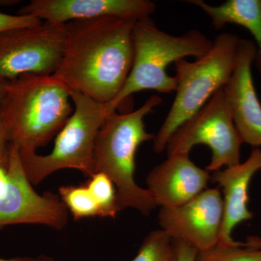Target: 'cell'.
<instances>
[{
  "instance_id": "6da1fadb",
  "label": "cell",
  "mask_w": 261,
  "mask_h": 261,
  "mask_svg": "<svg viewBox=\"0 0 261 261\" xmlns=\"http://www.w3.org/2000/svg\"><path fill=\"white\" fill-rule=\"evenodd\" d=\"M135 22L105 17L65 23L64 51L53 76L71 92L112 102L132 69Z\"/></svg>"
},
{
  "instance_id": "7a4b0ae2",
  "label": "cell",
  "mask_w": 261,
  "mask_h": 261,
  "mask_svg": "<svg viewBox=\"0 0 261 261\" xmlns=\"http://www.w3.org/2000/svg\"><path fill=\"white\" fill-rule=\"evenodd\" d=\"M71 91L51 75L27 74L8 82L0 115L10 146L37 152L59 134L73 112Z\"/></svg>"
},
{
  "instance_id": "3957f363",
  "label": "cell",
  "mask_w": 261,
  "mask_h": 261,
  "mask_svg": "<svg viewBox=\"0 0 261 261\" xmlns=\"http://www.w3.org/2000/svg\"><path fill=\"white\" fill-rule=\"evenodd\" d=\"M162 98L152 95L132 112L108 115L98 132L94 150V173H102L114 184L120 211L133 208L148 216L158 207L147 189L135 181V157L144 142L154 140L146 130L144 119L162 104Z\"/></svg>"
},
{
  "instance_id": "277c9868",
  "label": "cell",
  "mask_w": 261,
  "mask_h": 261,
  "mask_svg": "<svg viewBox=\"0 0 261 261\" xmlns=\"http://www.w3.org/2000/svg\"><path fill=\"white\" fill-rule=\"evenodd\" d=\"M212 46L213 41L200 31L190 30L182 36H173L158 28L150 17L137 20L133 29L132 69L119 93L108 103L110 113L116 112L137 92H175L176 80L168 74V65L186 57L201 58Z\"/></svg>"
},
{
  "instance_id": "5b68a950",
  "label": "cell",
  "mask_w": 261,
  "mask_h": 261,
  "mask_svg": "<svg viewBox=\"0 0 261 261\" xmlns=\"http://www.w3.org/2000/svg\"><path fill=\"white\" fill-rule=\"evenodd\" d=\"M240 39L231 33H221L213 41L212 47L205 56L193 62L185 59L175 62L176 97L154 136L155 153L164 151L175 130L228 83L236 65Z\"/></svg>"
},
{
  "instance_id": "8992f818",
  "label": "cell",
  "mask_w": 261,
  "mask_h": 261,
  "mask_svg": "<svg viewBox=\"0 0 261 261\" xmlns=\"http://www.w3.org/2000/svg\"><path fill=\"white\" fill-rule=\"evenodd\" d=\"M71 99L73 112L56 136L50 153L19 152L27 178L34 186L67 168L78 170L88 178L94 174L96 139L106 117L111 114L109 106L76 92H71Z\"/></svg>"
},
{
  "instance_id": "52a82bcc",
  "label": "cell",
  "mask_w": 261,
  "mask_h": 261,
  "mask_svg": "<svg viewBox=\"0 0 261 261\" xmlns=\"http://www.w3.org/2000/svg\"><path fill=\"white\" fill-rule=\"evenodd\" d=\"M243 144L222 87L175 130L166 149L168 156L189 154L195 145H207L212 151V158L206 170L214 173L223 166L228 168L240 164Z\"/></svg>"
},
{
  "instance_id": "ba28073f",
  "label": "cell",
  "mask_w": 261,
  "mask_h": 261,
  "mask_svg": "<svg viewBox=\"0 0 261 261\" xmlns=\"http://www.w3.org/2000/svg\"><path fill=\"white\" fill-rule=\"evenodd\" d=\"M65 40V24L46 21L0 33V81L54 74L61 64Z\"/></svg>"
},
{
  "instance_id": "9c48e42d",
  "label": "cell",
  "mask_w": 261,
  "mask_h": 261,
  "mask_svg": "<svg viewBox=\"0 0 261 261\" xmlns=\"http://www.w3.org/2000/svg\"><path fill=\"white\" fill-rule=\"evenodd\" d=\"M8 185L0 197V228L10 225L38 224L63 229L69 212L58 194L35 191L24 171L18 148L10 146Z\"/></svg>"
},
{
  "instance_id": "30bf717a",
  "label": "cell",
  "mask_w": 261,
  "mask_h": 261,
  "mask_svg": "<svg viewBox=\"0 0 261 261\" xmlns=\"http://www.w3.org/2000/svg\"><path fill=\"white\" fill-rule=\"evenodd\" d=\"M224 219V200L220 187L206 189L178 207H161V229L175 240L185 242L198 252L219 244Z\"/></svg>"
},
{
  "instance_id": "8fae6325",
  "label": "cell",
  "mask_w": 261,
  "mask_h": 261,
  "mask_svg": "<svg viewBox=\"0 0 261 261\" xmlns=\"http://www.w3.org/2000/svg\"><path fill=\"white\" fill-rule=\"evenodd\" d=\"M155 10L156 5L149 0H32L20 8L18 14L65 24L105 17L137 21L150 17Z\"/></svg>"
},
{
  "instance_id": "7c38bea8",
  "label": "cell",
  "mask_w": 261,
  "mask_h": 261,
  "mask_svg": "<svg viewBox=\"0 0 261 261\" xmlns=\"http://www.w3.org/2000/svg\"><path fill=\"white\" fill-rule=\"evenodd\" d=\"M255 56V43L240 39L234 70L224 89L233 122L244 143L258 148L261 147V103L252 73Z\"/></svg>"
},
{
  "instance_id": "4fadbf2b",
  "label": "cell",
  "mask_w": 261,
  "mask_h": 261,
  "mask_svg": "<svg viewBox=\"0 0 261 261\" xmlns=\"http://www.w3.org/2000/svg\"><path fill=\"white\" fill-rule=\"evenodd\" d=\"M210 172L196 166L189 154L168 156L147 175V190L158 207H178L207 189Z\"/></svg>"
},
{
  "instance_id": "5bb4252c",
  "label": "cell",
  "mask_w": 261,
  "mask_h": 261,
  "mask_svg": "<svg viewBox=\"0 0 261 261\" xmlns=\"http://www.w3.org/2000/svg\"><path fill=\"white\" fill-rule=\"evenodd\" d=\"M261 171V149L254 148L244 163L226 169L215 171L211 176L214 183L223 190L224 219L220 235V244L236 245L232 232L238 225L252 219L248 208L249 187L254 175Z\"/></svg>"
},
{
  "instance_id": "9a60e30c",
  "label": "cell",
  "mask_w": 261,
  "mask_h": 261,
  "mask_svg": "<svg viewBox=\"0 0 261 261\" xmlns=\"http://www.w3.org/2000/svg\"><path fill=\"white\" fill-rule=\"evenodd\" d=\"M205 12L213 27L222 29L226 24H235L247 29L256 44L255 61L261 75V0H227L220 5H209L203 0L187 1Z\"/></svg>"
},
{
  "instance_id": "2e32d148",
  "label": "cell",
  "mask_w": 261,
  "mask_h": 261,
  "mask_svg": "<svg viewBox=\"0 0 261 261\" xmlns=\"http://www.w3.org/2000/svg\"><path fill=\"white\" fill-rule=\"evenodd\" d=\"M196 261H261V238L249 237L236 245L219 243L207 251L198 252Z\"/></svg>"
},
{
  "instance_id": "e0dca14e",
  "label": "cell",
  "mask_w": 261,
  "mask_h": 261,
  "mask_svg": "<svg viewBox=\"0 0 261 261\" xmlns=\"http://www.w3.org/2000/svg\"><path fill=\"white\" fill-rule=\"evenodd\" d=\"M132 261H177L176 241L162 229L154 230L146 237Z\"/></svg>"
},
{
  "instance_id": "ac0fdd59",
  "label": "cell",
  "mask_w": 261,
  "mask_h": 261,
  "mask_svg": "<svg viewBox=\"0 0 261 261\" xmlns=\"http://www.w3.org/2000/svg\"><path fill=\"white\" fill-rule=\"evenodd\" d=\"M58 195L75 221L99 217V207L86 185L62 186Z\"/></svg>"
},
{
  "instance_id": "d6986e66",
  "label": "cell",
  "mask_w": 261,
  "mask_h": 261,
  "mask_svg": "<svg viewBox=\"0 0 261 261\" xmlns=\"http://www.w3.org/2000/svg\"><path fill=\"white\" fill-rule=\"evenodd\" d=\"M99 207V217L115 219L120 212L114 184L102 173H94L86 185Z\"/></svg>"
},
{
  "instance_id": "ffe728a7",
  "label": "cell",
  "mask_w": 261,
  "mask_h": 261,
  "mask_svg": "<svg viewBox=\"0 0 261 261\" xmlns=\"http://www.w3.org/2000/svg\"><path fill=\"white\" fill-rule=\"evenodd\" d=\"M42 20L28 15H10L0 12V33L9 29L32 27L42 23Z\"/></svg>"
},
{
  "instance_id": "44dd1931",
  "label": "cell",
  "mask_w": 261,
  "mask_h": 261,
  "mask_svg": "<svg viewBox=\"0 0 261 261\" xmlns=\"http://www.w3.org/2000/svg\"><path fill=\"white\" fill-rule=\"evenodd\" d=\"M9 159L10 144L7 139L4 124L0 115V167L8 169Z\"/></svg>"
},
{
  "instance_id": "7402d4cb",
  "label": "cell",
  "mask_w": 261,
  "mask_h": 261,
  "mask_svg": "<svg viewBox=\"0 0 261 261\" xmlns=\"http://www.w3.org/2000/svg\"><path fill=\"white\" fill-rule=\"evenodd\" d=\"M177 247V261H196L198 251L185 242L175 240Z\"/></svg>"
},
{
  "instance_id": "603a6c76",
  "label": "cell",
  "mask_w": 261,
  "mask_h": 261,
  "mask_svg": "<svg viewBox=\"0 0 261 261\" xmlns=\"http://www.w3.org/2000/svg\"><path fill=\"white\" fill-rule=\"evenodd\" d=\"M0 261H56L53 257L46 255H41L36 257H19L14 258L5 259L0 257Z\"/></svg>"
},
{
  "instance_id": "cb8c5ba5",
  "label": "cell",
  "mask_w": 261,
  "mask_h": 261,
  "mask_svg": "<svg viewBox=\"0 0 261 261\" xmlns=\"http://www.w3.org/2000/svg\"><path fill=\"white\" fill-rule=\"evenodd\" d=\"M8 185V169L0 167V197L4 195Z\"/></svg>"
},
{
  "instance_id": "d4e9b609",
  "label": "cell",
  "mask_w": 261,
  "mask_h": 261,
  "mask_svg": "<svg viewBox=\"0 0 261 261\" xmlns=\"http://www.w3.org/2000/svg\"><path fill=\"white\" fill-rule=\"evenodd\" d=\"M8 82H3L0 81V103L3 101V98L5 96L7 92V86Z\"/></svg>"
}]
</instances>
